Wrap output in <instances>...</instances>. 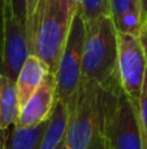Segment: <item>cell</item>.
Masks as SVG:
<instances>
[{"instance_id": "obj_1", "label": "cell", "mask_w": 147, "mask_h": 149, "mask_svg": "<svg viewBox=\"0 0 147 149\" xmlns=\"http://www.w3.org/2000/svg\"><path fill=\"white\" fill-rule=\"evenodd\" d=\"M77 0H39L26 26L30 54L35 55L54 74L64 49Z\"/></svg>"}, {"instance_id": "obj_10", "label": "cell", "mask_w": 147, "mask_h": 149, "mask_svg": "<svg viewBox=\"0 0 147 149\" xmlns=\"http://www.w3.org/2000/svg\"><path fill=\"white\" fill-rule=\"evenodd\" d=\"M109 12L117 31L139 36L142 28L139 0H109Z\"/></svg>"}, {"instance_id": "obj_12", "label": "cell", "mask_w": 147, "mask_h": 149, "mask_svg": "<svg viewBox=\"0 0 147 149\" xmlns=\"http://www.w3.org/2000/svg\"><path fill=\"white\" fill-rule=\"evenodd\" d=\"M48 120L33 127H13L7 135L3 149H39Z\"/></svg>"}, {"instance_id": "obj_3", "label": "cell", "mask_w": 147, "mask_h": 149, "mask_svg": "<svg viewBox=\"0 0 147 149\" xmlns=\"http://www.w3.org/2000/svg\"><path fill=\"white\" fill-rule=\"evenodd\" d=\"M81 81L94 82L109 89L119 81L117 74V29L111 16L85 24Z\"/></svg>"}, {"instance_id": "obj_19", "label": "cell", "mask_w": 147, "mask_h": 149, "mask_svg": "<svg viewBox=\"0 0 147 149\" xmlns=\"http://www.w3.org/2000/svg\"><path fill=\"white\" fill-rule=\"evenodd\" d=\"M8 135V130L7 131H0V149H3V145L5 143V139H7Z\"/></svg>"}, {"instance_id": "obj_11", "label": "cell", "mask_w": 147, "mask_h": 149, "mask_svg": "<svg viewBox=\"0 0 147 149\" xmlns=\"http://www.w3.org/2000/svg\"><path fill=\"white\" fill-rule=\"evenodd\" d=\"M20 113L16 80L0 73V131H7Z\"/></svg>"}, {"instance_id": "obj_14", "label": "cell", "mask_w": 147, "mask_h": 149, "mask_svg": "<svg viewBox=\"0 0 147 149\" xmlns=\"http://www.w3.org/2000/svg\"><path fill=\"white\" fill-rule=\"evenodd\" d=\"M76 12L87 24L103 16H111L109 0H77Z\"/></svg>"}, {"instance_id": "obj_4", "label": "cell", "mask_w": 147, "mask_h": 149, "mask_svg": "<svg viewBox=\"0 0 147 149\" xmlns=\"http://www.w3.org/2000/svg\"><path fill=\"white\" fill-rule=\"evenodd\" d=\"M106 110L103 122L104 149H143L138 113L126 97L120 82L106 89Z\"/></svg>"}, {"instance_id": "obj_6", "label": "cell", "mask_w": 147, "mask_h": 149, "mask_svg": "<svg viewBox=\"0 0 147 149\" xmlns=\"http://www.w3.org/2000/svg\"><path fill=\"white\" fill-rule=\"evenodd\" d=\"M146 71V54L139 36L117 31V74L120 86L137 109Z\"/></svg>"}, {"instance_id": "obj_2", "label": "cell", "mask_w": 147, "mask_h": 149, "mask_svg": "<svg viewBox=\"0 0 147 149\" xmlns=\"http://www.w3.org/2000/svg\"><path fill=\"white\" fill-rule=\"evenodd\" d=\"M106 89L94 82L81 81L67 105L64 143L67 149H93L102 140Z\"/></svg>"}, {"instance_id": "obj_7", "label": "cell", "mask_w": 147, "mask_h": 149, "mask_svg": "<svg viewBox=\"0 0 147 149\" xmlns=\"http://www.w3.org/2000/svg\"><path fill=\"white\" fill-rule=\"evenodd\" d=\"M30 55L26 28L18 24L8 12L4 13V47L1 74L16 80L22 64Z\"/></svg>"}, {"instance_id": "obj_16", "label": "cell", "mask_w": 147, "mask_h": 149, "mask_svg": "<svg viewBox=\"0 0 147 149\" xmlns=\"http://www.w3.org/2000/svg\"><path fill=\"white\" fill-rule=\"evenodd\" d=\"M4 13H5V1L0 0V72H1L3 47H4Z\"/></svg>"}, {"instance_id": "obj_8", "label": "cell", "mask_w": 147, "mask_h": 149, "mask_svg": "<svg viewBox=\"0 0 147 149\" xmlns=\"http://www.w3.org/2000/svg\"><path fill=\"white\" fill-rule=\"evenodd\" d=\"M55 102V77L49 73L43 84L20 109L14 127H33L48 120Z\"/></svg>"}, {"instance_id": "obj_18", "label": "cell", "mask_w": 147, "mask_h": 149, "mask_svg": "<svg viewBox=\"0 0 147 149\" xmlns=\"http://www.w3.org/2000/svg\"><path fill=\"white\" fill-rule=\"evenodd\" d=\"M141 5V17H142V25L147 22V0H139Z\"/></svg>"}, {"instance_id": "obj_5", "label": "cell", "mask_w": 147, "mask_h": 149, "mask_svg": "<svg viewBox=\"0 0 147 149\" xmlns=\"http://www.w3.org/2000/svg\"><path fill=\"white\" fill-rule=\"evenodd\" d=\"M86 26L77 12L73 16L64 49L55 70V100L67 103L81 84Z\"/></svg>"}, {"instance_id": "obj_9", "label": "cell", "mask_w": 147, "mask_h": 149, "mask_svg": "<svg viewBox=\"0 0 147 149\" xmlns=\"http://www.w3.org/2000/svg\"><path fill=\"white\" fill-rule=\"evenodd\" d=\"M48 74V67L39 58L31 54L29 55L17 74V79H16L20 109L33 95V93L43 84V81L47 79Z\"/></svg>"}, {"instance_id": "obj_13", "label": "cell", "mask_w": 147, "mask_h": 149, "mask_svg": "<svg viewBox=\"0 0 147 149\" xmlns=\"http://www.w3.org/2000/svg\"><path fill=\"white\" fill-rule=\"evenodd\" d=\"M139 38L142 41L145 54H146V71H145V77H143L139 100H138L137 113H138V118H139L141 131H142L143 149H147V22L143 24L142 28H141Z\"/></svg>"}, {"instance_id": "obj_17", "label": "cell", "mask_w": 147, "mask_h": 149, "mask_svg": "<svg viewBox=\"0 0 147 149\" xmlns=\"http://www.w3.org/2000/svg\"><path fill=\"white\" fill-rule=\"evenodd\" d=\"M39 0H27V15H26V26H27L29 21L31 20L34 12H35V8L38 5Z\"/></svg>"}, {"instance_id": "obj_15", "label": "cell", "mask_w": 147, "mask_h": 149, "mask_svg": "<svg viewBox=\"0 0 147 149\" xmlns=\"http://www.w3.org/2000/svg\"><path fill=\"white\" fill-rule=\"evenodd\" d=\"M5 12H8L18 24L26 28L27 15V0H4Z\"/></svg>"}, {"instance_id": "obj_21", "label": "cell", "mask_w": 147, "mask_h": 149, "mask_svg": "<svg viewBox=\"0 0 147 149\" xmlns=\"http://www.w3.org/2000/svg\"><path fill=\"white\" fill-rule=\"evenodd\" d=\"M57 149H67V145H65V143H64V141H63V143H61V144H60V145H59V147H57Z\"/></svg>"}, {"instance_id": "obj_20", "label": "cell", "mask_w": 147, "mask_h": 149, "mask_svg": "<svg viewBox=\"0 0 147 149\" xmlns=\"http://www.w3.org/2000/svg\"><path fill=\"white\" fill-rule=\"evenodd\" d=\"M93 149H104V143H103V137H102V140L98 143V144L95 145Z\"/></svg>"}]
</instances>
